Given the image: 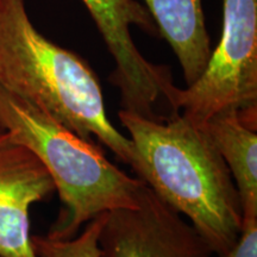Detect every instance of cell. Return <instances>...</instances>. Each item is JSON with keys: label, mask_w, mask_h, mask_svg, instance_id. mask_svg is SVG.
Instances as JSON below:
<instances>
[{"label": "cell", "mask_w": 257, "mask_h": 257, "mask_svg": "<svg viewBox=\"0 0 257 257\" xmlns=\"http://www.w3.org/2000/svg\"><path fill=\"white\" fill-rule=\"evenodd\" d=\"M118 115L134 146L137 178L187 217L213 253L226 252L242 229V205L232 175L206 130L181 113L166 120L124 110Z\"/></svg>", "instance_id": "6da1fadb"}, {"label": "cell", "mask_w": 257, "mask_h": 257, "mask_svg": "<svg viewBox=\"0 0 257 257\" xmlns=\"http://www.w3.org/2000/svg\"><path fill=\"white\" fill-rule=\"evenodd\" d=\"M0 86L135 167L133 143L108 119L94 70L37 30L25 0H0Z\"/></svg>", "instance_id": "7a4b0ae2"}, {"label": "cell", "mask_w": 257, "mask_h": 257, "mask_svg": "<svg viewBox=\"0 0 257 257\" xmlns=\"http://www.w3.org/2000/svg\"><path fill=\"white\" fill-rule=\"evenodd\" d=\"M0 127L43 163L63 207L47 236L70 239L104 212L140 206L148 185L47 112L0 86Z\"/></svg>", "instance_id": "3957f363"}, {"label": "cell", "mask_w": 257, "mask_h": 257, "mask_svg": "<svg viewBox=\"0 0 257 257\" xmlns=\"http://www.w3.org/2000/svg\"><path fill=\"white\" fill-rule=\"evenodd\" d=\"M257 107V0H223L220 41L204 72L176 87L173 110L202 127L226 110Z\"/></svg>", "instance_id": "277c9868"}, {"label": "cell", "mask_w": 257, "mask_h": 257, "mask_svg": "<svg viewBox=\"0 0 257 257\" xmlns=\"http://www.w3.org/2000/svg\"><path fill=\"white\" fill-rule=\"evenodd\" d=\"M114 59L110 82L118 88L121 110L148 119L166 120L176 88L168 66L148 61L135 44L131 27L157 36L159 29L147 8L136 0H82Z\"/></svg>", "instance_id": "5b68a950"}, {"label": "cell", "mask_w": 257, "mask_h": 257, "mask_svg": "<svg viewBox=\"0 0 257 257\" xmlns=\"http://www.w3.org/2000/svg\"><path fill=\"white\" fill-rule=\"evenodd\" d=\"M101 257H211L210 245L148 186L140 206L106 212Z\"/></svg>", "instance_id": "8992f818"}, {"label": "cell", "mask_w": 257, "mask_h": 257, "mask_svg": "<svg viewBox=\"0 0 257 257\" xmlns=\"http://www.w3.org/2000/svg\"><path fill=\"white\" fill-rule=\"evenodd\" d=\"M55 191L53 179L31 150L0 134V257H37L30 234V207Z\"/></svg>", "instance_id": "52a82bcc"}, {"label": "cell", "mask_w": 257, "mask_h": 257, "mask_svg": "<svg viewBox=\"0 0 257 257\" xmlns=\"http://www.w3.org/2000/svg\"><path fill=\"white\" fill-rule=\"evenodd\" d=\"M159 35L172 47L186 86L199 79L211 56L202 0H144Z\"/></svg>", "instance_id": "ba28073f"}, {"label": "cell", "mask_w": 257, "mask_h": 257, "mask_svg": "<svg viewBox=\"0 0 257 257\" xmlns=\"http://www.w3.org/2000/svg\"><path fill=\"white\" fill-rule=\"evenodd\" d=\"M202 127L232 175L243 219L257 218V128L249 126L238 110L221 111Z\"/></svg>", "instance_id": "9c48e42d"}, {"label": "cell", "mask_w": 257, "mask_h": 257, "mask_svg": "<svg viewBox=\"0 0 257 257\" xmlns=\"http://www.w3.org/2000/svg\"><path fill=\"white\" fill-rule=\"evenodd\" d=\"M105 218L106 212L93 218L79 236L70 239L31 236L35 255L37 257H101L99 236Z\"/></svg>", "instance_id": "30bf717a"}, {"label": "cell", "mask_w": 257, "mask_h": 257, "mask_svg": "<svg viewBox=\"0 0 257 257\" xmlns=\"http://www.w3.org/2000/svg\"><path fill=\"white\" fill-rule=\"evenodd\" d=\"M219 257H257V218L243 219L236 243Z\"/></svg>", "instance_id": "8fae6325"}, {"label": "cell", "mask_w": 257, "mask_h": 257, "mask_svg": "<svg viewBox=\"0 0 257 257\" xmlns=\"http://www.w3.org/2000/svg\"><path fill=\"white\" fill-rule=\"evenodd\" d=\"M3 133V128L2 127H0V134H2Z\"/></svg>", "instance_id": "7c38bea8"}]
</instances>
